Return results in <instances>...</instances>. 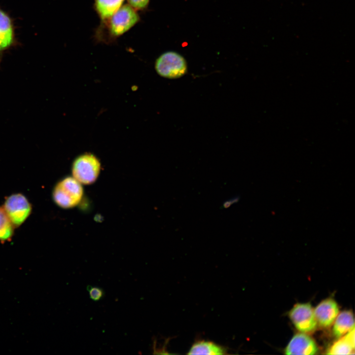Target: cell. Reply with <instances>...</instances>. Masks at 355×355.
I'll use <instances>...</instances> for the list:
<instances>
[{"label": "cell", "mask_w": 355, "mask_h": 355, "mask_svg": "<svg viewBox=\"0 0 355 355\" xmlns=\"http://www.w3.org/2000/svg\"><path fill=\"white\" fill-rule=\"evenodd\" d=\"M140 20L138 11L128 4L122 5L111 16L102 22L99 29H103L108 40L121 36Z\"/></svg>", "instance_id": "6da1fadb"}, {"label": "cell", "mask_w": 355, "mask_h": 355, "mask_svg": "<svg viewBox=\"0 0 355 355\" xmlns=\"http://www.w3.org/2000/svg\"><path fill=\"white\" fill-rule=\"evenodd\" d=\"M83 194L81 183L73 177H68L56 184L52 197L56 205L62 208L70 209L79 204Z\"/></svg>", "instance_id": "7a4b0ae2"}, {"label": "cell", "mask_w": 355, "mask_h": 355, "mask_svg": "<svg viewBox=\"0 0 355 355\" xmlns=\"http://www.w3.org/2000/svg\"><path fill=\"white\" fill-rule=\"evenodd\" d=\"M155 69L160 76L168 79H177L183 76L187 71V64L185 58L175 51H167L156 60Z\"/></svg>", "instance_id": "3957f363"}, {"label": "cell", "mask_w": 355, "mask_h": 355, "mask_svg": "<svg viewBox=\"0 0 355 355\" xmlns=\"http://www.w3.org/2000/svg\"><path fill=\"white\" fill-rule=\"evenodd\" d=\"M101 170V163L94 155L86 153L74 160L71 172L73 177L81 184H90L97 179Z\"/></svg>", "instance_id": "277c9868"}, {"label": "cell", "mask_w": 355, "mask_h": 355, "mask_svg": "<svg viewBox=\"0 0 355 355\" xmlns=\"http://www.w3.org/2000/svg\"><path fill=\"white\" fill-rule=\"evenodd\" d=\"M3 208L15 227L21 225L32 212V206L22 194L16 193L6 198Z\"/></svg>", "instance_id": "5b68a950"}, {"label": "cell", "mask_w": 355, "mask_h": 355, "mask_svg": "<svg viewBox=\"0 0 355 355\" xmlns=\"http://www.w3.org/2000/svg\"><path fill=\"white\" fill-rule=\"evenodd\" d=\"M288 316L296 328L301 332H314L317 326L314 309L309 303H297L289 311Z\"/></svg>", "instance_id": "8992f818"}, {"label": "cell", "mask_w": 355, "mask_h": 355, "mask_svg": "<svg viewBox=\"0 0 355 355\" xmlns=\"http://www.w3.org/2000/svg\"><path fill=\"white\" fill-rule=\"evenodd\" d=\"M318 351L315 341L305 333L294 335L284 349L285 355H315Z\"/></svg>", "instance_id": "52a82bcc"}, {"label": "cell", "mask_w": 355, "mask_h": 355, "mask_svg": "<svg viewBox=\"0 0 355 355\" xmlns=\"http://www.w3.org/2000/svg\"><path fill=\"white\" fill-rule=\"evenodd\" d=\"M317 325L323 328L330 327L339 314V307L332 298L321 301L314 309Z\"/></svg>", "instance_id": "ba28073f"}, {"label": "cell", "mask_w": 355, "mask_h": 355, "mask_svg": "<svg viewBox=\"0 0 355 355\" xmlns=\"http://www.w3.org/2000/svg\"><path fill=\"white\" fill-rule=\"evenodd\" d=\"M227 349L211 341L198 340L191 346L187 354L220 355L227 354Z\"/></svg>", "instance_id": "9c48e42d"}, {"label": "cell", "mask_w": 355, "mask_h": 355, "mask_svg": "<svg viewBox=\"0 0 355 355\" xmlns=\"http://www.w3.org/2000/svg\"><path fill=\"white\" fill-rule=\"evenodd\" d=\"M333 327V333L340 338L355 328L354 317L351 310H345L338 314Z\"/></svg>", "instance_id": "30bf717a"}, {"label": "cell", "mask_w": 355, "mask_h": 355, "mask_svg": "<svg viewBox=\"0 0 355 355\" xmlns=\"http://www.w3.org/2000/svg\"><path fill=\"white\" fill-rule=\"evenodd\" d=\"M341 338V337H340ZM355 349V328L344 336L334 343L328 349V355L354 354Z\"/></svg>", "instance_id": "8fae6325"}, {"label": "cell", "mask_w": 355, "mask_h": 355, "mask_svg": "<svg viewBox=\"0 0 355 355\" xmlns=\"http://www.w3.org/2000/svg\"><path fill=\"white\" fill-rule=\"evenodd\" d=\"M124 0H94V8L104 22L111 16L122 5Z\"/></svg>", "instance_id": "7c38bea8"}, {"label": "cell", "mask_w": 355, "mask_h": 355, "mask_svg": "<svg viewBox=\"0 0 355 355\" xmlns=\"http://www.w3.org/2000/svg\"><path fill=\"white\" fill-rule=\"evenodd\" d=\"M11 23L7 15L0 10V51L8 47L13 41Z\"/></svg>", "instance_id": "4fadbf2b"}, {"label": "cell", "mask_w": 355, "mask_h": 355, "mask_svg": "<svg viewBox=\"0 0 355 355\" xmlns=\"http://www.w3.org/2000/svg\"><path fill=\"white\" fill-rule=\"evenodd\" d=\"M15 227L2 207H0V241H10L14 233Z\"/></svg>", "instance_id": "5bb4252c"}, {"label": "cell", "mask_w": 355, "mask_h": 355, "mask_svg": "<svg viewBox=\"0 0 355 355\" xmlns=\"http://www.w3.org/2000/svg\"><path fill=\"white\" fill-rule=\"evenodd\" d=\"M87 290L90 299L94 301H99L105 295L103 289L100 287L89 285L87 286Z\"/></svg>", "instance_id": "9a60e30c"}, {"label": "cell", "mask_w": 355, "mask_h": 355, "mask_svg": "<svg viewBox=\"0 0 355 355\" xmlns=\"http://www.w3.org/2000/svg\"><path fill=\"white\" fill-rule=\"evenodd\" d=\"M127 4L138 11L145 9L148 7L150 0H127Z\"/></svg>", "instance_id": "2e32d148"}, {"label": "cell", "mask_w": 355, "mask_h": 355, "mask_svg": "<svg viewBox=\"0 0 355 355\" xmlns=\"http://www.w3.org/2000/svg\"><path fill=\"white\" fill-rule=\"evenodd\" d=\"M239 199L240 198L239 196H236L235 197H233L231 199L224 201L223 203L222 206L224 208H227L229 207L231 205L238 202Z\"/></svg>", "instance_id": "e0dca14e"}]
</instances>
